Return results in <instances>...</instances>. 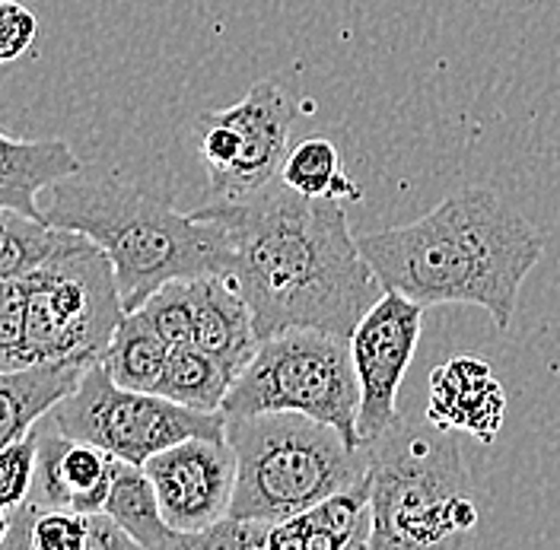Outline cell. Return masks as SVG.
Wrapping results in <instances>:
<instances>
[{
  "mask_svg": "<svg viewBox=\"0 0 560 550\" xmlns=\"http://www.w3.org/2000/svg\"><path fill=\"white\" fill-rule=\"evenodd\" d=\"M198 213L223 223L230 236V274L261 341L290 328L350 338L385 293L335 198H306L275 178L252 198L210 201Z\"/></svg>",
  "mask_w": 560,
  "mask_h": 550,
  "instance_id": "cell-1",
  "label": "cell"
},
{
  "mask_svg": "<svg viewBox=\"0 0 560 550\" xmlns=\"http://www.w3.org/2000/svg\"><path fill=\"white\" fill-rule=\"evenodd\" d=\"M385 290L427 306H481L510 328L525 277L545 255L541 233L488 188H465L415 223L360 236Z\"/></svg>",
  "mask_w": 560,
  "mask_h": 550,
  "instance_id": "cell-2",
  "label": "cell"
},
{
  "mask_svg": "<svg viewBox=\"0 0 560 550\" xmlns=\"http://www.w3.org/2000/svg\"><path fill=\"white\" fill-rule=\"evenodd\" d=\"M42 195L38 204L51 226L83 233L108 255L125 312L140 309L170 280L230 274V236L198 210L178 213L170 201L112 175H68Z\"/></svg>",
  "mask_w": 560,
  "mask_h": 550,
  "instance_id": "cell-3",
  "label": "cell"
},
{
  "mask_svg": "<svg viewBox=\"0 0 560 550\" xmlns=\"http://www.w3.org/2000/svg\"><path fill=\"white\" fill-rule=\"evenodd\" d=\"M370 548H446L478 528V503L453 430L398 417L370 440Z\"/></svg>",
  "mask_w": 560,
  "mask_h": 550,
  "instance_id": "cell-4",
  "label": "cell"
},
{
  "mask_svg": "<svg viewBox=\"0 0 560 550\" xmlns=\"http://www.w3.org/2000/svg\"><path fill=\"white\" fill-rule=\"evenodd\" d=\"M226 443L236 452V518L275 525L370 478V446H350L306 413L226 417Z\"/></svg>",
  "mask_w": 560,
  "mask_h": 550,
  "instance_id": "cell-5",
  "label": "cell"
},
{
  "mask_svg": "<svg viewBox=\"0 0 560 550\" xmlns=\"http://www.w3.org/2000/svg\"><path fill=\"white\" fill-rule=\"evenodd\" d=\"M223 417L293 411L335 426L350 446H366L360 436V382L350 338L290 328L265 338L245 370L233 378Z\"/></svg>",
  "mask_w": 560,
  "mask_h": 550,
  "instance_id": "cell-6",
  "label": "cell"
},
{
  "mask_svg": "<svg viewBox=\"0 0 560 550\" xmlns=\"http://www.w3.org/2000/svg\"><path fill=\"white\" fill-rule=\"evenodd\" d=\"M30 363L103 360L125 318L118 277L103 248L70 230L65 245L23 277Z\"/></svg>",
  "mask_w": 560,
  "mask_h": 550,
  "instance_id": "cell-7",
  "label": "cell"
},
{
  "mask_svg": "<svg viewBox=\"0 0 560 550\" xmlns=\"http://www.w3.org/2000/svg\"><path fill=\"white\" fill-rule=\"evenodd\" d=\"M48 417L73 440L93 443L135 465L191 436L226 440L223 411H195L156 391L125 388L108 376L103 360L83 373L77 388Z\"/></svg>",
  "mask_w": 560,
  "mask_h": 550,
  "instance_id": "cell-8",
  "label": "cell"
},
{
  "mask_svg": "<svg viewBox=\"0 0 560 550\" xmlns=\"http://www.w3.org/2000/svg\"><path fill=\"white\" fill-rule=\"evenodd\" d=\"M423 306L405 293L385 290L357 321L350 335V353L360 382V436L363 443L383 436L401 417L398 388L418 353Z\"/></svg>",
  "mask_w": 560,
  "mask_h": 550,
  "instance_id": "cell-9",
  "label": "cell"
},
{
  "mask_svg": "<svg viewBox=\"0 0 560 550\" xmlns=\"http://www.w3.org/2000/svg\"><path fill=\"white\" fill-rule=\"evenodd\" d=\"M150 475L160 510L166 522L185 538L213 528L230 516L233 487H236V452L226 440L191 436L163 448L143 461Z\"/></svg>",
  "mask_w": 560,
  "mask_h": 550,
  "instance_id": "cell-10",
  "label": "cell"
},
{
  "mask_svg": "<svg viewBox=\"0 0 560 550\" xmlns=\"http://www.w3.org/2000/svg\"><path fill=\"white\" fill-rule=\"evenodd\" d=\"M243 134V153L236 166L208 188V201H243L280 178V166L290 153L293 108L278 83H255L243 100L226 108Z\"/></svg>",
  "mask_w": 560,
  "mask_h": 550,
  "instance_id": "cell-11",
  "label": "cell"
},
{
  "mask_svg": "<svg viewBox=\"0 0 560 550\" xmlns=\"http://www.w3.org/2000/svg\"><path fill=\"white\" fill-rule=\"evenodd\" d=\"M115 455L73 440L45 413L38 420V458L30 506L35 510H77L103 513L115 481Z\"/></svg>",
  "mask_w": 560,
  "mask_h": 550,
  "instance_id": "cell-12",
  "label": "cell"
},
{
  "mask_svg": "<svg viewBox=\"0 0 560 550\" xmlns=\"http://www.w3.org/2000/svg\"><path fill=\"white\" fill-rule=\"evenodd\" d=\"M506 413V391L485 360L455 356L430 376V401L423 417L440 430L468 433L481 446L500 436Z\"/></svg>",
  "mask_w": 560,
  "mask_h": 550,
  "instance_id": "cell-13",
  "label": "cell"
},
{
  "mask_svg": "<svg viewBox=\"0 0 560 550\" xmlns=\"http://www.w3.org/2000/svg\"><path fill=\"white\" fill-rule=\"evenodd\" d=\"M195 296V347L210 353L236 378L261 344L243 286L233 274L191 277Z\"/></svg>",
  "mask_w": 560,
  "mask_h": 550,
  "instance_id": "cell-14",
  "label": "cell"
},
{
  "mask_svg": "<svg viewBox=\"0 0 560 550\" xmlns=\"http://www.w3.org/2000/svg\"><path fill=\"white\" fill-rule=\"evenodd\" d=\"M370 478L325 496L296 516L268 528V550H350L370 548L373 503Z\"/></svg>",
  "mask_w": 560,
  "mask_h": 550,
  "instance_id": "cell-15",
  "label": "cell"
},
{
  "mask_svg": "<svg viewBox=\"0 0 560 550\" xmlns=\"http://www.w3.org/2000/svg\"><path fill=\"white\" fill-rule=\"evenodd\" d=\"M77 173H83V163L68 140H20L0 131V210L45 220L38 204L42 191Z\"/></svg>",
  "mask_w": 560,
  "mask_h": 550,
  "instance_id": "cell-16",
  "label": "cell"
},
{
  "mask_svg": "<svg viewBox=\"0 0 560 550\" xmlns=\"http://www.w3.org/2000/svg\"><path fill=\"white\" fill-rule=\"evenodd\" d=\"M93 363L61 360L0 373V448L26 436L45 413L68 398Z\"/></svg>",
  "mask_w": 560,
  "mask_h": 550,
  "instance_id": "cell-17",
  "label": "cell"
},
{
  "mask_svg": "<svg viewBox=\"0 0 560 550\" xmlns=\"http://www.w3.org/2000/svg\"><path fill=\"white\" fill-rule=\"evenodd\" d=\"M3 548L30 550H118L138 548L135 538L108 513H77V510H35L20 506Z\"/></svg>",
  "mask_w": 560,
  "mask_h": 550,
  "instance_id": "cell-18",
  "label": "cell"
},
{
  "mask_svg": "<svg viewBox=\"0 0 560 550\" xmlns=\"http://www.w3.org/2000/svg\"><path fill=\"white\" fill-rule=\"evenodd\" d=\"M105 513L115 518L143 550H182V535L166 522L156 490L143 465L115 461V481L105 500Z\"/></svg>",
  "mask_w": 560,
  "mask_h": 550,
  "instance_id": "cell-19",
  "label": "cell"
},
{
  "mask_svg": "<svg viewBox=\"0 0 560 550\" xmlns=\"http://www.w3.org/2000/svg\"><path fill=\"white\" fill-rule=\"evenodd\" d=\"M173 347L166 338L147 321L140 309L125 312L121 325L112 335V344L105 347L103 366L108 376L125 388L135 391H156L160 378L166 373Z\"/></svg>",
  "mask_w": 560,
  "mask_h": 550,
  "instance_id": "cell-20",
  "label": "cell"
},
{
  "mask_svg": "<svg viewBox=\"0 0 560 550\" xmlns=\"http://www.w3.org/2000/svg\"><path fill=\"white\" fill-rule=\"evenodd\" d=\"M233 376L201 347H173L166 373L156 385V395L178 401L195 411H220Z\"/></svg>",
  "mask_w": 560,
  "mask_h": 550,
  "instance_id": "cell-21",
  "label": "cell"
},
{
  "mask_svg": "<svg viewBox=\"0 0 560 550\" xmlns=\"http://www.w3.org/2000/svg\"><path fill=\"white\" fill-rule=\"evenodd\" d=\"M280 182L306 198H360V188L345 173V160L338 143L328 138H306L290 147Z\"/></svg>",
  "mask_w": 560,
  "mask_h": 550,
  "instance_id": "cell-22",
  "label": "cell"
},
{
  "mask_svg": "<svg viewBox=\"0 0 560 550\" xmlns=\"http://www.w3.org/2000/svg\"><path fill=\"white\" fill-rule=\"evenodd\" d=\"M140 312L147 321L166 338L170 347L195 344V296H191V280H170L160 286Z\"/></svg>",
  "mask_w": 560,
  "mask_h": 550,
  "instance_id": "cell-23",
  "label": "cell"
},
{
  "mask_svg": "<svg viewBox=\"0 0 560 550\" xmlns=\"http://www.w3.org/2000/svg\"><path fill=\"white\" fill-rule=\"evenodd\" d=\"M33 366L26 353V286L23 277L0 280V373Z\"/></svg>",
  "mask_w": 560,
  "mask_h": 550,
  "instance_id": "cell-24",
  "label": "cell"
},
{
  "mask_svg": "<svg viewBox=\"0 0 560 550\" xmlns=\"http://www.w3.org/2000/svg\"><path fill=\"white\" fill-rule=\"evenodd\" d=\"M35 458H38V423L16 443L0 448V510L16 513L26 506L35 481Z\"/></svg>",
  "mask_w": 560,
  "mask_h": 550,
  "instance_id": "cell-25",
  "label": "cell"
},
{
  "mask_svg": "<svg viewBox=\"0 0 560 550\" xmlns=\"http://www.w3.org/2000/svg\"><path fill=\"white\" fill-rule=\"evenodd\" d=\"M10 528H13V513L10 510H0V550H3L7 538H10Z\"/></svg>",
  "mask_w": 560,
  "mask_h": 550,
  "instance_id": "cell-26",
  "label": "cell"
}]
</instances>
